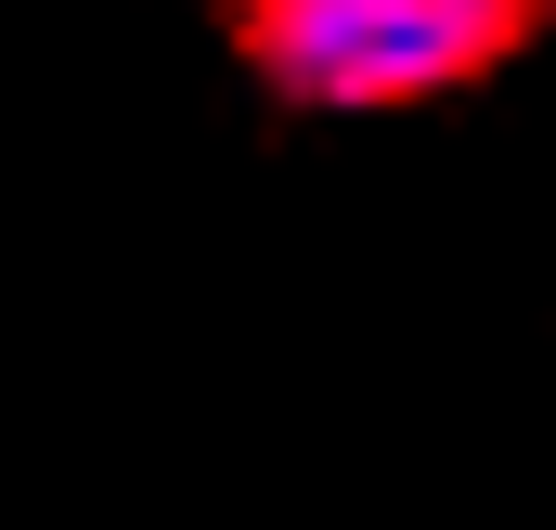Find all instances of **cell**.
<instances>
[{"label": "cell", "instance_id": "6da1fadb", "mask_svg": "<svg viewBox=\"0 0 556 530\" xmlns=\"http://www.w3.org/2000/svg\"><path fill=\"white\" fill-rule=\"evenodd\" d=\"M544 13L556 0H233V39L285 104L389 117V104H440L492 78Z\"/></svg>", "mask_w": 556, "mask_h": 530}]
</instances>
